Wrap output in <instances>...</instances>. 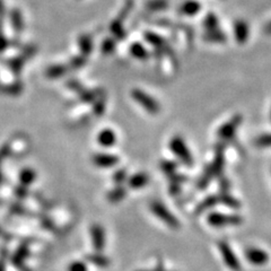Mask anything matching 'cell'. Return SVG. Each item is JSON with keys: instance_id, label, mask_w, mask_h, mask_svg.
<instances>
[{"instance_id": "6da1fadb", "label": "cell", "mask_w": 271, "mask_h": 271, "mask_svg": "<svg viewBox=\"0 0 271 271\" xmlns=\"http://www.w3.org/2000/svg\"><path fill=\"white\" fill-rule=\"evenodd\" d=\"M169 147L171 149V152L173 153L184 165H187L189 167L193 165L192 154L190 152V149L188 148L187 144H185L182 137H180V136H174V137L170 140Z\"/></svg>"}, {"instance_id": "7a4b0ae2", "label": "cell", "mask_w": 271, "mask_h": 271, "mask_svg": "<svg viewBox=\"0 0 271 271\" xmlns=\"http://www.w3.org/2000/svg\"><path fill=\"white\" fill-rule=\"evenodd\" d=\"M131 97H132L133 101L137 102L145 111H147L149 114H158V113L161 112L160 103L142 89L133 88L131 90Z\"/></svg>"}, {"instance_id": "3957f363", "label": "cell", "mask_w": 271, "mask_h": 271, "mask_svg": "<svg viewBox=\"0 0 271 271\" xmlns=\"http://www.w3.org/2000/svg\"><path fill=\"white\" fill-rule=\"evenodd\" d=\"M151 211L155 215L158 219L165 223L172 229L180 228V221L172 212L167 209L165 205H163L160 201H153L151 203Z\"/></svg>"}, {"instance_id": "277c9868", "label": "cell", "mask_w": 271, "mask_h": 271, "mask_svg": "<svg viewBox=\"0 0 271 271\" xmlns=\"http://www.w3.org/2000/svg\"><path fill=\"white\" fill-rule=\"evenodd\" d=\"M207 221L210 226L216 228L235 226L243 223V218L239 215L223 214V212H210L207 217Z\"/></svg>"}, {"instance_id": "5b68a950", "label": "cell", "mask_w": 271, "mask_h": 271, "mask_svg": "<svg viewBox=\"0 0 271 271\" xmlns=\"http://www.w3.org/2000/svg\"><path fill=\"white\" fill-rule=\"evenodd\" d=\"M242 121H243L242 115L236 114L227 122H225V123L218 129V131H217L218 138L221 142H229V140H232L235 137V133H236L238 126L241 125Z\"/></svg>"}, {"instance_id": "8992f818", "label": "cell", "mask_w": 271, "mask_h": 271, "mask_svg": "<svg viewBox=\"0 0 271 271\" xmlns=\"http://www.w3.org/2000/svg\"><path fill=\"white\" fill-rule=\"evenodd\" d=\"M218 248L220 255L223 257L224 263L232 271H241V262H239L238 257L235 254L233 248L229 246V244L225 241H220L218 243Z\"/></svg>"}, {"instance_id": "52a82bcc", "label": "cell", "mask_w": 271, "mask_h": 271, "mask_svg": "<svg viewBox=\"0 0 271 271\" xmlns=\"http://www.w3.org/2000/svg\"><path fill=\"white\" fill-rule=\"evenodd\" d=\"M145 39H146L149 44L153 45V48H155L156 51H160L163 54H167L171 58L174 57L173 50H171L169 43L166 42L164 38H162V36L156 33H153V32H146L145 33Z\"/></svg>"}, {"instance_id": "ba28073f", "label": "cell", "mask_w": 271, "mask_h": 271, "mask_svg": "<svg viewBox=\"0 0 271 271\" xmlns=\"http://www.w3.org/2000/svg\"><path fill=\"white\" fill-rule=\"evenodd\" d=\"M224 151H225V146L223 144L217 145L214 160H212L211 164L207 165V167L210 170L212 175H214V178H216V176H219L221 174V172H223L224 165H225Z\"/></svg>"}, {"instance_id": "9c48e42d", "label": "cell", "mask_w": 271, "mask_h": 271, "mask_svg": "<svg viewBox=\"0 0 271 271\" xmlns=\"http://www.w3.org/2000/svg\"><path fill=\"white\" fill-rule=\"evenodd\" d=\"M247 261L253 265H264L269 261V254L259 247H248L245 251Z\"/></svg>"}, {"instance_id": "30bf717a", "label": "cell", "mask_w": 271, "mask_h": 271, "mask_svg": "<svg viewBox=\"0 0 271 271\" xmlns=\"http://www.w3.org/2000/svg\"><path fill=\"white\" fill-rule=\"evenodd\" d=\"M90 236H92L93 247L96 252L103 251L105 246V232L101 225L94 224L90 227Z\"/></svg>"}, {"instance_id": "8fae6325", "label": "cell", "mask_w": 271, "mask_h": 271, "mask_svg": "<svg viewBox=\"0 0 271 271\" xmlns=\"http://www.w3.org/2000/svg\"><path fill=\"white\" fill-rule=\"evenodd\" d=\"M36 51L35 47H29L24 50V52H23L21 56H18L16 58H14L13 60H11L9 62V67H11V69L15 72V74H20L22 68L24 67V63L26 60H29V59L33 56Z\"/></svg>"}, {"instance_id": "7c38bea8", "label": "cell", "mask_w": 271, "mask_h": 271, "mask_svg": "<svg viewBox=\"0 0 271 271\" xmlns=\"http://www.w3.org/2000/svg\"><path fill=\"white\" fill-rule=\"evenodd\" d=\"M92 161L94 163V165H96L97 167H102V169H110L117 165L119 163V157L115 155H112V154H95L92 157Z\"/></svg>"}, {"instance_id": "4fadbf2b", "label": "cell", "mask_w": 271, "mask_h": 271, "mask_svg": "<svg viewBox=\"0 0 271 271\" xmlns=\"http://www.w3.org/2000/svg\"><path fill=\"white\" fill-rule=\"evenodd\" d=\"M234 38L236 40L238 44H244L248 40V35H250V29L245 21L238 20L234 23L233 26Z\"/></svg>"}, {"instance_id": "5bb4252c", "label": "cell", "mask_w": 271, "mask_h": 271, "mask_svg": "<svg viewBox=\"0 0 271 271\" xmlns=\"http://www.w3.org/2000/svg\"><path fill=\"white\" fill-rule=\"evenodd\" d=\"M27 256H29V245H27L26 243H23L18 246L15 254L13 255V259H12L13 264L15 265L16 268L25 271L26 266H25L24 261L26 260Z\"/></svg>"}, {"instance_id": "9a60e30c", "label": "cell", "mask_w": 271, "mask_h": 271, "mask_svg": "<svg viewBox=\"0 0 271 271\" xmlns=\"http://www.w3.org/2000/svg\"><path fill=\"white\" fill-rule=\"evenodd\" d=\"M97 143L102 147H112L116 143V134L112 129H103L97 134Z\"/></svg>"}, {"instance_id": "2e32d148", "label": "cell", "mask_w": 271, "mask_h": 271, "mask_svg": "<svg viewBox=\"0 0 271 271\" xmlns=\"http://www.w3.org/2000/svg\"><path fill=\"white\" fill-rule=\"evenodd\" d=\"M126 181H128V185L131 189H142L148 184L149 176L144 172H140V173L131 175Z\"/></svg>"}, {"instance_id": "e0dca14e", "label": "cell", "mask_w": 271, "mask_h": 271, "mask_svg": "<svg viewBox=\"0 0 271 271\" xmlns=\"http://www.w3.org/2000/svg\"><path fill=\"white\" fill-rule=\"evenodd\" d=\"M201 11V5L194 0H187L179 7V13L184 16H193Z\"/></svg>"}, {"instance_id": "ac0fdd59", "label": "cell", "mask_w": 271, "mask_h": 271, "mask_svg": "<svg viewBox=\"0 0 271 271\" xmlns=\"http://www.w3.org/2000/svg\"><path fill=\"white\" fill-rule=\"evenodd\" d=\"M218 203H220L219 194H212V196L207 197L206 199H203V200L199 203L198 207L196 208V215L202 214V212L207 211L208 209H210V208L218 205Z\"/></svg>"}, {"instance_id": "d6986e66", "label": "cell", "mask_w": 271, "mask_h": 271, "mask_svg": "<svg viewBox=\"0 0 271 271\" xmlns=\"http://www.w3.org/2000/svg\"><path fill=\"white\" fill-rule=\"evenodd\" d=\"M78 48L81 56L87 57L93 51V39L88 34H83L78 38Z\"/></svg>"}, {"instance_id": "ffe728a7", "label": "cell", "mask_w": 271, "mask_h": 271, "mask_svg": "<svg viewBox=\"0 0 271 271\" xmlns=\"http://www.w3.org/2000/svg\"><path fill=\"white\" fill-rule=\"evenodd\" d=\"M202 39L209 43H224L225 41L227 40V36H226L223 31L217 29L212 31H207L206 33L203 34Z\"/></svg>"}, {"instance_id": "44dd1931", "label": "cell", "mask_w": 271, "mask_h": 271, "mask_svg": "<svg viewBox=\"0 0 271 271\" xmlns=\"http://www.w3.org/2000/svg\"><path fill=\"white\" fill-rule=\"evenodd\" d=\"M129 51L131 56L136 59H138V60H147V59L149 58L148 50L139 42H133L132 44H131L129 48Z\"/></svg>"}, {"instance_id": "7402d4cb", "label": "cell", "mask_w": 271, "mask_h": 271, "mask_svg": "<svg viewBox=\"0 0 271 271\" xmlns=\"http://www.w3.org/2000/svg\"><path fill=\"white\" fill-rule=\"evenodd\" d=\"M9 16H11V23L13 25L14 31L20 34L21 32L24 30V20H23V15L21 11L17 8H14L11 12V14H9Z\"/></svg>"}, {"instance_id": "603a6c76", "label": "cell", "mask_w": 271, "mask_h": 271, "mask_svg": "<svg viewBox=\"0 0 271 271\" xmlns=\"http://www.w3.org/2000/svg\"><path fill=\"white\" fill-rule=\"evenodd\" d=\"M126 196V190L122 187V185H116L114 189H112L111 191H108L106 194L107 201L111 203H117L123 200Z\"/></svg>"}, {"instance_id": "cb8c5ba5", "label": "cell", "mask_w": 271, "mask_h": 271, "mask_svg": "<svg viewBox=\"0 0 271 271\" xmlns=\"http://www.w3.org/2000/svg\"><path fill=\"white\" fill-rule=\"evenodd\" d=\"M169 6V0H149V2H147L146 5H145V8H146V11L151 13H156L166 11Z\"/></svg>"}, {"instance_id": "d4e9b609", "label": "cell", "mask_w": 271, "mask_h": 271, "mask_svg": "<svg viewBox=\"0 0 271 271\" xmlns=\"http://www.w3.org/2000/svg\"><path fill=\"white\" fill-rule=\"evenodd\" d=\"M36 176L38 175H36V172L33 169H30V167L23 169L20 173L21 184L24 185V187H29V185L34 182Z\"/></svg>"}, {"instance_id": "484cf974", "label": "cell", "mask_w": 271, "mask_h": 271, "mask_svg": "<svg viewBox=\"0 0 271 271\" xmlns=\"http://www.w3.org/2000/svg\"><path fill=\"white\" fill-rule=\"evenodd\" d=\"M86 260L94 265L101 266V268H105V266L110 265V259H108L107 256L101 254V253H95V254L86 255Z\"/></svg>"}, {"instance_id": "4316f807", "label": "cell", "mask_w": 271, "mask_h": 271, "mask_svg": "<svg viewBox=\"0 0 271 271\" xmlns=\"http://www.w3.org/2000/svg\"><path fill=\"white\" fill-rule=\"evenodd\" d=\"M219 200H220V203L232 208V209H238V208L241 207V202H239L236 198L233 197L232 194H229L228 192H221L219 194Z\"/></svg>"}, {"instance_id": "83f0119b", "label": "cell", "mask_w": 271, "mask_h": 271, "mask_svg": "<svg viewBox=\"0 0 271 271\" xmlns=\"http://www.w3.org/2000/svg\"><path fill=\"white\" fill-rule=\"evenodd\" d=\"M68 68L63 65H54L50 66L47 70H45V75H47L48 78H59V77L63 76L67 72Z\"/></svg>"}, {"instance_id": "f1b7e54d", "label": "cell", "mask_w": 271, "mask_h": 271, "mask_svg": "<svg viewBox=\"0 0 271 271\" xmlns=\"http://www.w3.org/2000/svg\"><path fill=\"white\" fill-rule=\"evenodd\" d=\"M203 27H205L206 31L217 30L219 27L218 17H217L214 13L207 14L205 20H203Z\"/></svg>"}, {"instance_id": "f546056e", "label": "cell", "mask_w": 271, "mask_h": 271, "mask_svg": "<svg viewBox=\"0 0 271 271\" xmlns=\"http://www.w3.org/2000/svg\"><path fill=\"white\" fill-rule=\"evenodd\" d=\"M133 4H134V0H125L123 7H122V9L120 11L119 15L116 16L115 21L121 23V24H123L124 20L129 16V14L131 13V9L133 8Z\"/></svg>"}, {"instance_id": "4dcf8cb0", "label": "cell", "mask_w": 271, "mask_h": 271, "mask_svg": "<svg viewBox=\"0 0 271 271\" xmlns=\"http://www.w3.org/2000/svg\"><path fill=\"white\" fill-rule=\"evenodd\" d=\"M161 169L170 178V176L174 175L176 173V170H178V164H176L175 162H172V161H163L161 163Z\"/></svg>"}, {"instance_id": "1f68e13d", "label": "cell", "mask_w": 271, "mask_h": 271, "mask_svg": "<svg viewBox=\"0 0 271 271\" xmlns=\"http://www.w3.org/2000/svg\"><path fill=\"white\" fill-rule=\"evenodd\" d=\"M254 144L259 148H270L271 147V133L260 134L259 137L255 138Z\"/></svg>"}, {"instance_id": "d6a6232c", "label": "cell", "mask_w": 271, "mask_h": 271, "mask_svg": "<svg viewBox=\"0 0 271 271\" xmlns=\"http://www.w3.org/2000/svg\"><path fill=\"white\" fill-rule=\"evenodd\" d=\"M22 89H23V86L20 83L8 85V86H0V92H3L5 94H8V95H18V94H21Z\"/></svg>"}, {"instance_id": "836d02e7", "label": "cell", "mask_w": 271, "mask_h": 271, "mask_svg": "<svg viewBox=\"0 0 271 271\" xmlns=\"http://www.w3.org/2000/svg\"><path fill=\"white\" fill-rule=\"evenodd\" d=\"M97 96H99V92H97V90H81L79 94L80 101L85 103L95 101Z\"/></svg>"}, {"instance_id": "e575fe53", "label": "cell", "mask_w": 271, "mask_h": 271, "mask_svg": "<svg viewBox=\"0 0 271 271\" xmlns=\"http://www.w3.org/2000/svg\"><path fill=\"white\" fill-rule=\"evenodd\" d=\"M101 50L104 54H106V56L107 54H111L115 50V41L111 38L105 39L103 41Z\"/></svg>"}, {"instance_id": "d590c367", "label": "cell", "mask_w": 271, "mask_h": 271, "mask_svg": "<svg viewBox=\"0 0 271 271\" xmlns=\"http://www.w3.org/2000/svg\"><path fill=\"white\" fill-rule=\"evenodd\" d=\"M124 181H126V171L124 169L117 170L113 174V182L115 183V185H122Z\"/></svg>"}, {"instance_id": "8d00e7d4", "label": "cell", "mask_w": 271, "mask_h": 271, "mask_svg": "<svg viewBox=\"0 0 271 271\" xmlns=\"http://www.w3.org/2000/svg\"><path fill=\"white\" fill-rule=\"evenodd\" d=\"M104 111H105V101H104V98L99 97L96 99V102H95L94 104L93 112H94V114H96V115H102Z\"/></svg>"}, {"instance_id": "74e56055", "label": "cell", "mask_w": 271, "mask_h": 271, "mask_svg": "<svg viewBox=\"0 0 271 271\" xmlns=\"http://www.w3.org/2000/svg\"><path fill=\"white\" fill-rule=\"evenodd\" d=\"M68 271H87V265L83 261H75L68 266Z\"/></svg>"}, {"instance_id": "f35d334b", "label": "cell", "mask_w": 271, "mask_h": 271, "mask_svg": "<svg viewBox=\"0 0 271 271\" xmlns=\"http://www.w3.org/2000/svg\"><path fill=\"white\" fill-rule=\"evenodd\" d=\"M3 18L0 16V52H3L5 49L8 47V41L7 39L5 38L4 31H3Z\"/></svg>"}, {"instance_id": "ab89813d", "label": "cell", "mask_w": 271, "mask_h": 271, "mask_svg": "<svg viewBox=\"0 0 271 271\" xmlns=\"http://www.w3.org/2000/svg\"><path fill=\"white\" fill-rule=\"evenodd\" d=\"M86 63V57L84 56H78V57H74L71 59V61H70V65L72 68H80V67H83L84 65Z\"/></svg>"}, {"instance_id": "60d3db41", "label": "cell", "mask_w": 271, "mask_h": 271, "mask_svg": "<svg viewBox=\"0 0 271 271\" xmlns=\"http://www.w3.org/2000/svg\"><path fill=\"white\" fill-rule=\"evenodd\" d=\"M27 187H24V185H21V187L16 188L15 190V194L18 198H25L27 196Z\"/></svg>"}, {"instance_id": "b9f144b4", "label": "cell", "mask_w": 271, "mask_h": 271, "mask_svg": "<svg viewBox=\"0 0 271 271\" xmlns=\"http://www.w3.org/2000/svg\"><path fill=\"white\" fill-rule=\"evenodd\" d=\"M68 86H69V87H70L71 89L76 90V92H79V93H80L81 90H83V87H81L80 84H79V83H77L76 80H70L69 83H68Z\"/></svg>"}, {"instance_id": "7bdbcfd3", "label": "cell", "mask_w": 271, "mask_h": 271, "mask_svg": "<svg viewBox=\"0 0 271 271\" xmlns=\"http://www.w3.org/2000/svg\"><path fill=\"white\" fill-rule=\"evenodd\" d=\"M264 32H265V33L268 34V35H271V22H269L268 24L265 25V27H264Z\"/></svg>"}, {"instance_id": "ee69618b", "label": "cell", "mask_w": 271, "mask_h": 271, "mask_svg": "<svg viewBox=\"0 0 271 271\" xmlns=\"http://www.w3.org/2000/svg\"><path fill=\"white\" fill-rule=\"evenodd\" d=\"M4 14H5V6H4V3L0 0V16L4 17Z\"/></svg>"}, {"instance_id": "f6af8a7d", "label": "cell", "mask_w": 271, "mask_h": 271, "mask_svg": "<svg viewBox=\"0 0 271 271\" xmlns=\"http://www.w3.org/2000/svg\"><path fill=\"white\" fill-rule=\"evenodd\" d=\"M138 271H167L165 270L163 266H158V268H155V269H151V270H138Z\"/></svg>"}, {"instance_id": "bcb514c9", "label": "cell", "mask_w": 271, "mask_h": 271, "mask_svg": "<svg viewBox=\"0 0 271 271\" xmlns=\"http://www.w3.org/2000/svg\"><path fill=\"white\" fill-rule=\"evenodd\" d=\"M2 161H3V158L0 157V165H2ZM0 182H2V170H0Z\"/></svg>"}, {"instance_id": "7dc6e473", "label": "cell", "mask_w": 271, "mask_h": 271, "mask_svg": "<svg viewBox=\"0 0 271 271\" xmlns=\"http://www.w3.org/2000/svg\"><path fill=\"white\" fill-rule=\"evenodd\" d=\"M0 233H2V230H0Z\"/></svg>"}, {"instance_id": "c3c4849f", "label": "cell", "mask_w": 271, "mask_h": 271, "mask_svg": "<svg viewBox=\"0 0 271 271\" xmlns=\"http://www.w3.org/2000/svg\"><path fill=\"white\" fill-rule=\"evenodd\" d=\"M270 116H271V114H270Z\"/></svg>"}]
</instances>
